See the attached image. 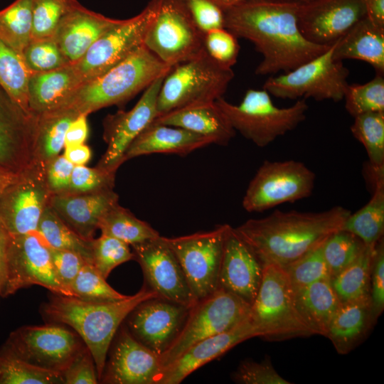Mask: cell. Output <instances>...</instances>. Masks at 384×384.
<instances>
[{
  "label": "cell",
  "instance_id": "obj_8",
  "mask_svg": "<svg viewBox=\"0 0 384 384\" xmlns=\"http://www.w3.org/2000/svg\"><path fill=\"white\" fill-rule=\"evenodd\" d=\"M144 46L170 67L205 51L203 33L193 21L184 0H157Z\"/></svg>",
  "mask_w": 384,
  "mask_h": 384
},
{
  "label": "cell",
  "instance_id": "obj_52",
  "mask_svg": "<svg viewBox=\"0 0 384 384\" xmlns=\"http://www.w3.org/2000/svg\"><path fill=\"white\" fill-rule=\"evenodd\" d=\"M184 1L193 21L203 34L224 28V10L213 1L184 0Z\"/></svg>",
  "mask_w": 384,
  "mask_h": 384
},
{
  "label": "cell",
  "instance_id": "obj_47",
  "mask_svg": "<svg viewBox=\"0 0 384 384\" xmlns=\"http://www.w3.org/2000/svg\"><path fill=\"white\" fill-rule=\"evenodd\" d=\"M134 260L130 245L115 238L101 234L92 242V264L107 279L119 265Z\"/></svg>",
  "mask_w": 384,
  "mask_h": 384
},
{
  "label": "cell",
  "instance_id": "obj_18",
  "mask_svg": "<svg viewBox=\"0 0 384 384\" xmlns=\"http://www.w3.org/2000/svg\"><path fill=\"white\" fill-rule=\"evenodd\" d=\"M150 289L158 297L192 308L197 303L183 270L165 237L131 245Z\"/></svg>",
  "mask_w": 384,
  "mask_h": 384
},
{
  "label": "cell",
  "instance_id": "obj_32",
  "mask_svg": "<svg viewBox=\"0 0 384 384\" xmlns=\"http://www.w3.org/2000/svg\"><path fill=\"white\" fill-rule=\"evenodd\" d=\"M296 307L314 335L325 336L341 302L330 279L293 289Z\"/></svg>",
  "mask_w": 384,
  "mask_h": 384
},
{
  "label": "cell",
  "instance_id": "obj_63",
  "mask_svg": "<svg viewBox=\"0 0 384 384\" xmlns=\"http://www.w3.org/2000/svg\"><path fill=\"white\" fill-rule=\"evenodd\" d=\"M274 1H292V2H304L309 0H274Z\"/></svg>",
  "mask_w": 384,
  "mask_h": 384
},
{
  "label": "cell",
  "instance_id": "obj_55",
  "mask_svg": "<svg viewBox=\"0 0 384 384\" xmlns=\"http://www.w3.org/2000/svg\"><path fill=\"white\" fill-rule=\"evenodd\" d=\"M65 384H96L99 383L92 356L85 346L62 373Z\"/></svg>",
  "mask_w": 384,
  "mask_h": 384
},
{
  "label": "cell",
  "instance_id": "obj_38",
  "mask_svg": "<svg viewBox=\"0 0 384 384\" xmlns=\"http://www.w3.org/2000/svg\"><path fill=\"white\" fill-rule=\"evenodd\" d=\"M36 232L53 248L70 250L82 255L92 264V240H87L73 230L49 206L40 218Z\"/></svg>",
  "mask_w": 384,
  "mask_h": 384
},
{
  "label": "cell",
  "instance_id": "obj_15",
  "mask_svg": "<svg viewBox=\"0 0 384 384\" xmlns=\"http://www.w3.org/2000/svg\"><path fill=\"white\" fill-rule=\"evenodd\" d=\"M46 165L33 160L0 195V221L9 235L35 232L52 193Z\"/></svg>",
  "mask_w": 384,
  "mask_h": 384
},
{
  "label": "cell",
  "instance_id": "obj_23",
  "mask_svg": "<svg viewBox=\"0 0 384 384\" xmlns=\"http://www.w3.org/2000/svg\"><path fill=\"white\" fill-rule=\"evenodd\" d=\"M36 124L0 86L1 165L20 172L32 163Z\"/></svg>",
  "mask_w": 384,
  "mask_h": 384
},
{
  "label": "cell",
  "instance_id": "obj_56",
  "mask_svg": "<svg viewBox=\"0 0 384 384\" xmlns=\"http://www.w3.org/2000/svg\"><path fill=\"white\" fill-rule=\"evenodd\" d=\"M74 165L63 155H58L46 164V176L52 195L68 192Z\"/></svg>",
  "mask_w": 384,
  "mask_h": 384
},
{
  "label": "cell",
  "instance_id": "obj_35",
  "mask_svg": "<svg viewBox=\"0 0 384 384\" xmlns=\"http://www.w3.org/2000/svg\"><path fill=\"white\" fill-rule=\"evenodd\" d=\"M98 230L101 234L119 239L130 246L160 235L149 224L118 203L102 217Z\"/></svg>",
  "mask_w": 384,
  "mask_h": 384
},
{
  "label": "cell",
  "instance_id": "obj_22",
  "mask_svg": "<svg viewBox=\"0 0 384 384\" xmlns=\"http://www.w3.org/2000/svg\"><path fill=\"white\" fill-rule=\"evenodd\" d=\"M262 277V267L250 246L228 225L224 240L218 289L252 305Z\"/></svg>",
  "mask_w": 384,
  "mask_h": 384
},
{
  "label": "cell",
  "instance_id": "obj_10",
  "mask_svg": "<svg viewBox=\"0 0 384 384\" xmlns=\"http://www.w3.org/2000/svg\"><path fill=\"white\" fill-rule=\"evenodd\" d=\"M332 46L320 55L294 70L269 78L263 89L279 98L311 97L317 101L343 99L348 83V70L333 58Z\"/></svg>",
  "mask_w": 384,
  "mask_h": 384
},
{
  "label": "cell",
  "instance_id": "obj_5",
  "mask_svg": "<svg viewBox=\"0 0 384 384\" xmlns=\"http://www.w3.org/2000/svg\"><path fill=\"white\" fill-rule=\"evenodd\" d=\"M215 103L235 131L259 147L269 145L295 129L306 119L309 108L304 98L289 107L279 108L264 89L247 90L238 105L230 103L223 97L216 100Z\"/></svg>",
  "mask_w": 384,
  "mask_h": 384
},
{
  "label": "cell",
  "instance_id": "obj_64",
  "mask_svg": "<svg viewBox=\"0 0 384 384\" xmlns=\"http://www.w3.org/2000/svg\"><path fill=\"white\" fill-rule=\"evenodd\" d=\"M1 365H0V381H1Z\"/></svg>",
  "mask_w": 384,
  "mask_h": 384
},
{
  "label": "cell",
  "instance_id": "obj_7",
  "mask_svg": "<svg viewBox=\"0 0 384 384\" xmlns=\"http://www.w3.org/2000/svg\"><path fill=\"white\" fill-rule=\"evenodd\" d=\"M233 78L232 68L217 63L206 50L195 58L176 65L166 75L160 87L158 116L215 102L223 97Z\"/></svg>",
  "mask_w": 384,
  "mask_h": 384
},
{
  "label": "cell",
  "instance_id": "obj_46",
  "mask_svg": "<svg viewBox=\"0 0 384 384\" xmlns=\"http://www.w3.org/2000/svg\"><path fill=\"white\" fill-rule=\"evenodd\" d=\"M78 0H33L31 39L53 37L63 18Z\"/></svg>",
  "mask_w": 384,
  "mask_h": 384
},
{
  "label": "cell",
  "instance_id": "obj_39",
  "mask_svg": "<svg viewBox=\"0 0 384 384\" xmlns=\"http://www.w3.org/2000/svg\"><path fill=\"white\" fill-rule=\"evenodd\" d=\"M30 72L22 57L0 40V86L28 114Z\"/></svg>",
  "mask_w": 384,
  "mask_h": 384
},
{
  "label": "cell",
  "instance_id": "obj_54",
  "mask_svg": "<svg viewBox=\"0 0 384 384\" xmlns=\"http://www.w3.org/2000/svg\"><path fill=\"white\" fill-rule=\"evenodd\" d=\"M370 297L377 320L384 309V242L381 238L374 247L370 273Z\"/></svg>",
  "mask_w": 384,
  "mask_h": 384
},
{
  "label": "cell",
  "instance_id": "obj_28",
  "mask_svg": "<svg viewBox=\"0 0 384 384\" xmlns=\"http://www.w3.org/2000/svg\"><path fill=\"white\" fill-rule=\"evenodd\" d=\"M72 63L49 71L31 73L28 80V105L39 116L63 108L81 85Z\"/></svg>",
  "mask_w": 384,
  "mask_h": 384
},
{
  "label": "cell",
  "instance_id": "obj_21",
  "mask_svg": "<svg viewBox=\"0 0 384 384\" xmlns=\"http://www.w3.org/2000/svg\"><path fill=\"white\" fill-rule=\"evenodd\" d=\"M163 372L161 356L137 341L123 326L106 361L100 382L110 384H158Z\"/></svg>",
  "mask_w": 384,
  "mask_h": 384
},
{
  "label": "cell",
  "instance_id": "obj_57",
  "mask_svg": "<svg viewBox=\"0 0 384 384\" xmlns=\"http://www.w3.org/2000/svg\"><path fill=\"white\" fill-rule=\"evenodd\" d=\"M87 115L80 114L69 124L65 136L64 147L85 144L88 136Z\"/></svg>",
  "mask_w": 384,
  "mask_h": 384
},
{
  "label": "cell",
  "instance_id": "obj_16",
  "mask_svg": "<svg viewBox=\"0 0 384 384\" xmlns=\"http://www.w3.org/2000/svg\"><path fill=\"white\" fill-rule=\"evenodd\" d=\"M32 285H40L53 294L71 297L58 281L51 261L50 247L35 231L9 235L7 279L3 297Z\"/></svg>",
  "mask_w": 384,
  "mask_h": 384
},
{
  "label": "cell",
  "instance_id": "obj_2",
  "mask_svg": "<svg viewBox=\"0 0 384 384\" xmlns=\"http://www.w3.org/2000/svg\"><path fill=\"white\" fill-rule=\"evenodd\" d=\"M351 211L334 206L321 212L275 210L235 228L262 267H284L342 229Z\"/></svg>",
  "mask_w": 384,
  "mask_h": 384
},
{
  "label": "cell",
  "instance_id": "obj_58",
  "mask_svg": "<svg viewBox=\"0 0 384 384\" xmlns=\"http://www.w3.org/2000/svg\"><path fill=\"white\" fill-rule=\"evenodd\" d=\"M9 235L0 221V297H3L7 279V250Z\"/></svg>",
  "mask_w": 384,
  "mask_h": 384
},
{
  "label": "cell",
  "instance_id": "obj_29",
  "mask_svg": "<svg viewBox=\"0 0 384 384\" xmlns=\"http://www.w3.org/2000/svg\"><path fill=\"white\" fill-rule=\"evenodd\" d=\"M152 122L183 128L222 146L228 145L236 133L215 102L174 110L159 115Z\"/></svg>",
  "mask_w": 384,
  "mask_h": 384
},
{
  "label": "cell",
  "instance_id": "obj_24",
  "mask_svg": "<svg viewBox=\"0 0 384 384\" xmlns=\"http://www.w3.org/2000/svg\"><path fill=\"white\" fill-rule=\"evenodd\" d=\"M259 334L250 318L225 332L201 340L167 366L158 384H178L189 374L219 357L237 344Z\"/></svg>",
  "mask_w": 384,
  "mask_h": 384
},
{
  "label": "cell",
  "instance_id": "obj_62",
  "mask_svg": "<svg viewBox=\"0 0 384 384\" xmlns=\"http://www.w3.org/2000/svg\"><path fill=\"white\" fill-rule=\"evenodd\" d=\"M223 10L241 5L252 0H212Z\"/></svg>",
  "mask_w": 384,
  "mask_h": 384
},
{
  "label": "cell",
  "instance_id": "obj_59",
  "mask_svg": "<svg viewBox=\"0 0 384 384\" xmlns=\"http://www.w3.org/2000/svg\"><path fill=\"white\" fill-rule=\"evenodd\" d=\"M64 148L63 156L74 166L85 165L91 159V149L85 144Z\"/></svg>",
  "mask_w": 384,
  "mask_h": 384
},
{
  "label": "cell",
  "instance_id": "obj_49",
  "mask_svg": "<svg viewBox=\"0 0 384 384\" xmlns=\"http://www.w3.org/2000/svg\"><path fill=\"white\" fill-rule=\"evenodd\" d=\"M203 47L206 53L217 63L232 68L240 51L238 38L226 28H219L203 34Z\"/></svg>",
  "mask_w": 384,
  "mask_h": 384
},
{
  "label": "cell",
  "instance_id": "obj_40",
  "mask_svg": "<svg viewBox=\"0 0 384 384\" xmlns=\"http://www.w3.org/2000/svg\"><path fill=\"white\" fill-rule=\"evenodd\" d=\"M353 118L351 131L366 149L368 164L373 169L384 170V112H366Z\"/></svg>",
  "mask_w": 384,
  "mask_h": 384
},
{
  "label": "cell",
  "instance_id": "obj_61",
  "mask_svg": "<svg viewBox=\"0 0 384 384\" xmlns=\"http://www.w3.org/2000/svg\"><path fill=\"white\" fill-rule=\"evenodd\" d=\"M18 174L0 164V195L16 180Z\"/></svg>",
  "mask_w": 384,
  "mask_h": 384
},
{
  "label": "cell",
  "instance_id": "obj_19",
  "mask_svg": "<svg viewBox=\"0 0 384 384\" xmlns=\"http://www.w3.org/2000/svg\"><path fill=\"white\" fill-rule=\"evenodd\" d=\"M191 309L159 297H152L138 304L128 315V329L137 341L161 357L179 335Z\"/></svg>",
  "mask_w": 384,
  "mask_h": 384
},
{
  "label": "cell",
  "instance_id": "obj_42",
  "mask_svg": "<svg viewBox=\"0 0 384 384\" xmlns=\"http://www.w3.org/2000/svg\"><path fill=\"white\" fill-rule=\"evenodd\" d=\"M70 291L73 297L90 302H111L124 299L128 296L113 289L97 268L87 262L82 267Z\"/></svg>",
  "mask_w": 384,
  "mask_h": 384
},
{
  "label": "cell",
  "instance_id": "obj_34",
  "mask_svg": "<svg viewBox=\"0 0 384 384\" xmlns=\"http://www.w3.org/2000/svg\"><path fill=\"white\" fill-rule=\"evenodd\" d=\"M372 191L369 201L356 212L351 213L342 228L369 246L375 245L383 238L384 181L378 182Z\"/></svg>",
  "mask_w": 384,
  "mask_h": 384
},
{
  "label": "cell",
  "instance_id": "obj_11",
  "mask_svg": "<svg viewBox=\"0 0 384 384\" xmlns=\"http://www.w3.org/2000/svg\"><path fill=\"white\" fill-rule=\"evenodd\" d=\"M250 308V304L222 289L198 301L191 309L176 339L161 356L163 370L196 342L229 331L246 320Z\"/></svg>",
  "mask_w": 384,
  "mask_h": 384
},
{
  "label": "cell",
  "instance_id": "obj_31",
  "mask_svg": "<svg viewBox=\"0 0 384 384\" xmlns=\"http://www.w3.org/2000/svg\"><path fill=\"white\" fill-rule=\"evenodd\" d=\"M333 58L362 60L370 64L376 74H384V28L367 16L362 18L334 45Z\"/></svg>",
  "mask_w": 384,
  "mask_h": 384
},
{
  "label": "cell",
  "instance_id": "obj_36",
  "mask_svg": "<svg viewBox=\"0 0 384 384\" xmlns=\"http://www.w3.org/2000/svg\"><path fill=\"white\" fill-rule=\"evenodd\" d=\"M374 247L366 245L352 264L331 279L341 303L370 297Z\"/></svg>",
  "mask_w": 384,
  "mask_h": 384
},
{
  "label": "cell",
  "instance_id": "obj_60",
  "mask_svg": "<svg viewBox=\"0 0 384 384\" xmlns=\"http://www.w3.org/2000/svg\"><path fill=\"white\" fill-rule=\"evenodd\" d=\"M366 16L375 25L384 28V0H363Z\"/></svg>",
  "mask_w": 384,
  "mask_h": 384
},
{
  "label": "cell",
  "instance_id": "obj_3",
  "mask_svg": "<svg viewBox=\"0 0 384 384\" xmlns=\"http://www.w3.org/2000/svg\"><path fill=\"white\" fill-rule=\"evenodd\" d=\"M156 297L157 294L145 286L134 295L111 302H85L53 294L43 304L42 314L50 322L70 326L80 336L92 356L100 381L120 325L138 304Z\"/></svg>",
  "mask_w": 384,
  "mask_h": 384
},
{
  "label": "cell",
  "instance_id": "obj_48",
  "mask_svg": "<svg viewBox=\"0 0 384 384\" xmlns=\"http://www.w3.org/2000/svg\"><path fill=\"white\" fill-rule=\"evenodd\" d=\"M21 57L31 74L49 71L70 63L53 37L31 39Z\"/></svg>",
  "mask_w": 384,
  "mask_h": 384
},
{
  "label": "cell",
  "instance_id": "obj_9",
  "mask_svg": "<svg viewBox=\"0 0 384 384\" xmlns=\"http://www.w3.org/2000/svg\"><path fill=\"white\" fill-rule=\"evenodd\" d=\"M85 346L75 331L53 323L12 331L0 352L62 374Z\"/></svg>",
  "mask_w": 384,
  "mask_h": 384
},
{
  "label": "cell",
  "instance_id": "obj_53",
  "mask_svg": "<svg viewBox=\"0 0 384 384\" xmlns=\"http://www.w3.org/2000/svg\"><path fill=\"white\" fill-rule=\"evenodd\" d=\"M49 247L55 275L60 283L73 297L70 291V285L87 262L75 252Z\"/></svg>",
  "mask_w": 384,
  "mask_h": 384
},
{
  "label": "cell",
  "instance_id": "obj_43",
  "mask_svg": "<svg viewBox=\"0 0 384 384\" xmlns=\"http://www.w3.org/2000/svg\"><path fill=\"white\" fill-rule=\"evenodd\" d=\"M0 384L64 383L62 374L0 352Z\"/></svg>",
  "mask_w": 384,
  "mask_h": 384
},
{
  "label": "cell",
  "instance_id": "obj_37",
  "mask_svg": "<svg viewBox=\"0 0 384 384\" xmlns=\"http://www.w3.org/2000/svg\"><path fill=\"white\" fill-rule=\"evenodd\" d=\"M33 0H15L0 11V40L21 56L31 41Z\"/></svg>",
  "mask_w": 384,
  "mask_h": 384
},
{
  "label": "cell",
  "instance_id": "obj_20",
  "mask_svg": "<svg viewBox=\"0 0 384 384\" xmlns=\"http://www.w3.org/2000/svg\"><path fill=\"white\" fill-rule=\"evenodd\" d=\"M366 16L363 0L299 2L298 26L309 41L331 47Z\"/></svg>",
  "mask_w": 384,
  "mask_h": 384
},
{
  "label": "cell",
  "instance_id": "obj_12",
  "mask_svg": "<svg viewBox=\"0 0 384 384\" xmlns=\"http://www.w3.org/2000/svg\"><path fill=\"white\" fill-rule=\"evenodd\" d=\"M315 178V174L301 161H265L249 183L242 207L247 212H263L308 198Z\"/></svg>",
  "mask_w": 384,
  "mask_h": 384
},
{
  "label": "cell",
  "instance_id": "obj_33",
  "mask_svg": "<svg viewBox=\"0 0 384 384\" xmlns=\"http://www.w3.org/2000/svg\"><path fill=\"white\" fill-rule=\"evenodd\" d=\"M79 114L70 108H62L36 117L33 160L46 165L64 148L69 124Z\"/></svg>",
  "mask_w": 384,
  "mask_h": 384
},
{
  "label": "cell",
  "instance_id": "obj_6",
  "mask_svg": "<svg viewBox=\"0 0 384 384\" xmlns=\"http://www.w3.org/2000/svg\"><path fill=\"white\" fill-rule=\"evenodd\" d=\"M259 336L270 341L314 335L300 316L292 284L283 267L268 265L249 316Z\"/></svg>",
  "mask_w": 384,
  "mask_h": 384
},
{
  "label": "cell",
  "instance_id": "obj_25",
  "mask_svg": "<svg viewBox=\"0 0 384 384\" xmlns=\"http://www.w3.org/2000/svg\"><path fill=\"white\" fill-rule=\"evenodd\" d=\"M119 201L113 189L83 193L52 195L49 206L73 230L92 240L104 214Z\"/></svg>",
  "mask_w": 384,
  "mask_h": 384
},
{
  "label": "cell",
  "instance_id": "obj_26",
  "mask_svg": "<svg viewBox=\"0 0 384 384\" xmlns=\"http://www.w3.org/2000/svg\"><path fill=\"white\" fill-rule=\"evenodd\" d=\"M121 21L92 11L78 3L63 18L53 38L68 62L73 63Z\"/></svg>",
  "mask_w": 384,
  "mask_h": 384
},
{
  "label": "cell",
  "instance_id": "obj_4",
  "mask_svg": "<svg viewBox=\"0 0 384 384\" xmlns=\"http://www.w3.org/2000/svg\"><path fill=\"white\" fill-rule=\"evenodd\" d=\"M171 68L142 46L102 75L81 84L63 108L88 115L104 107L124 104Z\"/></svg>",
  "mask_w": 384,
  "mask_h": 384
},
{
  "label": "cell",
  "instance_id": "obj_44",
  "mask_svg": "<svg viewBox=\"0 0 384 384\" xmlns=\"http://www.w3.org/2000/svg\"><path fill=\"white\" fill-rule=\"evenodd\" d=\"M346 111L353 117L370 112H384V78L376 74L365 84L347 86L344 97Z\"/></svg>",
  "mask_w": 384,
  "mask_h": 384
},
{
  "label": "cell",
  "instance_id": "obj_14",
  "mask_svg": "<svg viewBox=\"0 0 384 384\" xmlns=\"http://www.w3.org/2000/svg\"><path fill=\"white\" fill-rule=\"evenodd\" d=\"M156 8L157 0H151L139 14L122 20L72 63L82 84L102 75L144 46L145 34Z\"/></svg>",
  "mask_w": 384,
  "mask_h": 384
},
{
  "label": "cell",
  "instance_id": "obj_50",
  "mask_svg": "<svg viewBox=\"0 0 384 384\" xmlns=\"http://www.w3.org/2000/svg\"><path fill=\"white\" fill-rule=\"evenodd\" d=\"M115 175L97 166H74L68 193H83L113 189Z\"/></svg>",
  "mask_w": 384,
  "mask_h": 384
},
{
  "label": "cell",
  "instance_id": "obj_27",
  "mask_svg": "<svg viewBox=\"0 0 384 384\" xmlns=\"http://www.w3.org/2000/svg\"><path fill=\"white\" fill-rule=\"evenodd\" d=\"M211 144L210 138L183 128L151 122L129 146L124 161L151 154L186 155Z\"/></svg>",
  "mask_w": 384,
  "mask_h": 384
},
{
  "label": "cell",
  "instance_id": "obj_1",
  "mask_svg": "<svg viewBox=\"0 0 384 384\" xmlns=\"http://www.w3.org/2000/svg\"><path fill=\"white\" fill-rule=\"evenodd\" d=\"M299 2L252 0L224 10V28L251 41L262 55L255 74L287 73L331 47L306 39L298 26Z\"/></svg>",
  "mask_w": 384,
  "mask_h": 384
},
{
  "label": "cell",
  "instance_id": "obj_13",
  "mask_svg": "<svg viewBox=\"0 0 384 384\" xmlns=\"http://www.w3.org/2000/svg\"><path fill=\"white\" fill-rule=\"evenodd\" d=\"M228 225L196 233L166 238L198 302L218 289L225 232Z\"/></svg>",
  "mask_w": 384,
  "mask_h": 384
},
{
  "label": "cell",
  "instance_id": "obj_51",
  "mask_svg": "<svg viewBox=\"0 0 384 384\" xmlns=\"http://www.w3.org/2000/svg\"><path fill=\"white\" fill-rule=\"evenodd\" d=\"M232 378L235 383L242 384L292 383L275 370L268 356L260 362L251 360L242 361L232 374Z\"/></svg>",
  "mask_w": 384,
  "mask_h": 384
},
{
  "label": "cell",
  "instance_id": "obj_41",
  "mask_svg": "<svg viewBox=\"0 0 384 384\" xmlns=\"http://www.w3.org/2000/svg\"><path fill=\"white\" fill-rule=\"evenodd\" d=\"M366 247L358 237L348 230L340 229L331 234L322 245L331 279L352 264Z\"/></svg>",
  "mask_w": 384,
  "mask_h": 384
},
{
  "label": "cell",
  "instance_id": "obj_17",
  "mask_svg": "<svg viewBox=\"0 0 384 384\" xmlns=\"http://www.w3.org/2000/svg\"><path fill=\"white\" fill-rule=\"evenodd\" d=\"M166 75L148 86L130 110H119L105 117L103 138L107 149L96 166L97 168L116 174L124 163V154L129 146L159 114L157 97Z\"/></svg>",
  "mask_w": 384,
  "mask_h": 384
},
{
  "label": "cell",
  "instance_id": "obj_45",
  "mask_svg": "<svg viewBox=\"0 0 384 384\" xmlns=\"http://www.w3.org/2000/svg\"><path fill=\"white\" fill-rule=\"evenodd\" d=\"M322 245L323 243L283 267L293 289L304 287L321 279L331 280Z\"/></svg>",
  "mask_w": 384,
  "mask_h": 384
},
{
  "label": "cell",
  "instance_id": "obj_30",
  "mask_svg": "<svg viewBox=\"0 0 384 384\" xmlns=\"http://www.w3.org/2000/svg\"><path fill=\"white\" fill-rule=\"evenodd\" d=\"M376 321L370 297L343 302L325 336L338 353L347 354L366 338Z\"/></svg>",
  "mask_w": 384,
  "mask_h": 384
}]
</instances>
